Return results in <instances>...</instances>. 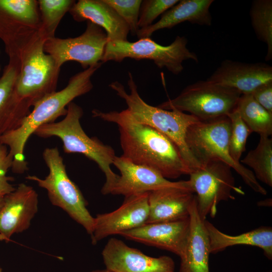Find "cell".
<instances>
[{"label":"cell","mask_w":272,"mask_h":272,"mask_svg":"<svg viewBox=\"0 0 272 272\" xmlns=\"http://www.w3.org/2000/svg\"><path fill=\"white\" fill-rule=\"evenodd\" d=\"M207 80L234 89L241 94H251L260 85L272 82V67L262 62L226 59Z\"/></svg>","instance_id":"cell-17"},{"label":"cell","mask_w":272,"mask_h":272,"mask_svg":"<svg viewBox=\"0 0 272 272\" xmlns=\"http://www.w3.org/2000/svg\"><path fill=\"white\" fill-rule=\"evenodd\" d=\"M195 198L188 180L148 192L149 215L146 224L188 218Z\"/></svg>","instance_id":"cell-14"},{"label":"cell","mask_w":272,"mask_h":272,"mask_svg":"<svg viewBox=\"0 0 272 272\" xmlns=\"http://www.w3.org/2000/svg\"><path fill=\"white\" fill-rule=\"evenodd\" d=\"M178 0L142 1L138 21L139 29L153 24V21L160 15L176 5Z\"/></svg>","instance_id":"cell-31"},{"label":"cell","mask_w":272,"mask_h":272,"mask_svg":"<svg viewBox=\"0 0 272 272\" xmlns=\"http://www.w3.org/2000/svg\"><path fill=\"white\" fill-rule=\"evenodd\" d=\"M213 0H181L164 13L160 19L149 26L139 29L137 36L140 39L150 37L160 29H170L187 21L192 24L211 26L212 16L210 12Z\"/></svg>","instance_id":"cell-22"},{"label":"cell","mask_w":272,"mask_h":272,"mask_svg":"<svg viewBox=\"0 0 272 272\" xmlns=\"http://www.w3.org/2000/svg\"><path fill=\"white\" fill-rule=\"evenodd\" d=\"M241 94L238 91L208 80L185 88L175 98L158 107L167 110L188 112L201 121L227 116L236 107Z\"/></svg>","instance_id":"cell-7"},{"label":"cell","mask_w":272,"mask_h":272,"mask_svg":"<svg viewBox=\"0 0 272 272\" xmlns=\"http://www.w3.org/2000/svg\"><path fill=\"white\" fill-rule=\"evenodd\" d=\"M4 202V196L0 197V210L3 206ZM0 241H9L5 237L0 234Z\"/></svg>","instance_id":"cell-35"},{"label":"cell","mask_w":272,"mask_h":272,"mask_svg":"<svg viewBox=\"0 0 272 272\" xmlns=\"http://www.w3.org/2000/svg\"><path fill=\"white\" fill-rule=\"evenodd\" d=\"M107 42L105 31L88 21L85 32L78 37L46 38L44 50L52 57L59 70L63 63L69 61H77L86 70L101 63Z\"/></svg>","instance_id":"cell-11"},{"label":"cell","mask_w":272,"mask_h":272,"mask_svg":"<svg viewBox=\"0 0 272 272\" xmlns=\"http://www.w3.org/2000/svg\"><path fill=\"white\" fill-rule=\"evenodd\" d=\"M149 215L148 192L125 197L121 206L94 218L93 244L107 237L121 233L146 224Z\"/></svg>","instance_id":"cell-12"},{"label":"cell","mask_w":272,"mask_h":272,"mask_svg":"<svg viewBox=\"0 0 272 272\" xmlns=\"http://www.w3.org/2000/svg\"><path fill=\"white\" fill-rule=\"evenodd\" d=\"M102 255L106 268L112 272H174L175 263L168 256H148L115 238L109 239Z\"/></svg>","instance_id":"cell-13"},{"label":"cell","mask_w":272,"mask_h":272,"mask_svg":"<svg viewBox=\"0 0 272 272\" xmlns=\"http://www.w3.org/2000/svg\"><path fill=\"white\" fill-rule=\"evenodd\" d=\"M190 230L186 245L180 257L179 272H210L211 254L209 239L205 220L198 214L196 198L189 211Z\"/></svg>","instance_id":"cell-20"},{"label":"cell","mask_w":272,"mask_h":272,"mask_svg":"<svg viewBox=\"0 0 272 272\" xmlns=\"http://www.w3.org/2000/svg\"><path fill=\"white\" fill-rule=\"evenodd\" d=\"M46 39L38 33L26 47L16 83L18 97L31 106L45 95L55 91L59 69L52 57L44 50Z\"/></svg>","instance_id":"cell-9"},{"label":"cell","mask_w":272,"mask_h":272,"mask_svg":"<svg viewBox=\"0 0 272 272\" xmlns=\"http://www.w3.org/2000/svg\"><path fill=\"white\" fill-rule=\"evenodd\" d=\"M241 162L252 168L257 180L272 186V140L269 137L260 136L256 147L249 151Z\"/></svg>","instance_id":"cell-25"},{"label":"cell","mask_w":272,"mask_h":272,"mask_svg":"<svg viewBox=\"0 0 272 272\" xmlns=\"http://www.w3.org/2000/svg\"><path fill=\"white\" fill-rule=\"evenodd\" d=\"M37 4L34 0H0V10L17 21L33 25L38 21Z\"/></svg>","instance_id":"cell-29"},{"label":"cell","mask_w":272,"mask_h":272,"mask_svg":"<svg viewBox=\"0 0 272 272\" xmlns=\"http://www.w3.org/2000/svg\"><path fill=\"white\" fill-rule=\"evenodd\" d=\"M251 94L260 105L272 114V82L260 85Z\"/></svg>","instance_id":"cell-33"},{"label":"cell","mask_w":272,"mask_h":272,"mask_svg":"<svg viewBox=\"0 0 272 272\" xmlns=\"http://www.w3.org/2000/svg\"><path fill=\"white\" fill-rule=\"evenodd\" d=\"M189 175L198 214L204 220L208 215L215 218L221 201L234 199L232 192L244 194L235 185L231 168L222 162H208Z\"/></svg>","instance_id":"cell-10"},{"label":"cell","mask_w":272,"mask_h":272,"mask_svg":"<svg viewBox=\"0 0 272 272\" xmlns=\"http://www.w3.org/2000/svg\"><path fill=\"white\" fill-rule=\"evenodd\" d=\"M69 12L77 22L88 20L101 27L108 41H127L128 25L104 0H80Z\"/></svg>","instance_id":"cell-19"},{"label":"cell","mask_w":272,"mask_h":272,"mask_svg":"<svg viewBox=\"0 0 272 272\" xmlns=\"http://www.w3.org/2000/svg\"><path fill=\"white\" fill-rule=\"evenodd\" d=\"M231 122L227 116L190 125L185 141L190 153L202 166L212 161H220L233 169L244 182L256 193L266 195L267 191L258 182L252 170L235 161L229 151Z\"/></svg>","instance_id":"cell-5"},{"label":"cell","mask_w":272,"mask_h":272,"mask_svg":"<svg viewBox=\"0 0 272 272\" xmlns=\"http://www.w3.org/2000/svg\"><path fill=\"white\" fill-rule=\"evenodd\" d=\"M101 65L100 63L74 75L64 88L36 101L18 128L0 136V143L8 147L13 159L11 169L14 173L22 174L28 169L24 152L30 137L41 126L65 116L67 106L74 99L90 92L93 87L91 77Z\"/></svg>","instance_id":"cell-2"},{"label":"cell","mask_w":272,"mask_h":272,"mask_svg":"<svg viewBox=\"0 0 272 272\" xmlns=\"http://www.w3.org/2000/svg\"><path fill=\"white\" fill-rule=\"evenodd\" d=\"M190 230L187 219L145 224L120 234L125 238L171 252L179 257L183 254Z\"/></svg>","instance_id":"cell-15"},{"label":"cell","mask_w":272,"mask_h":272,"mask_svg":"<svg viewBox=\"0 0 272 272\" xmlns=\"http://www.w3.org/2000/svg\"><path fill=\"white\" fill-rule=\"evenodd\" d=\"M249 15L257 38L267 45L265 60H269L272 58V1H253Z\"/></svg>","instance_id":"cell-26"},{"label":"cell","mask_w":272,"mask_h":272,"mask_svg":"<svg viewBox=\"0 0 272 272\" xmlns=\"http://www.w3.org/2000/svg\"><path fill=\"white\" fill-rule=\"evenodd\" d=\"M15 62L11 61L0 78V136L18 128L30 112L31 105L16 93L19 68Z\"/></svg>","instance_id":"cell-21"},{"label":"cell","mask_w":272,"mask_h":272,"mask_svg":"<svg viewBox=\"0 0 272 272\" xmlns=\"http://www.w3.org/2000/svg\"><path fill=\"white\" fill-rule=\"evenodd\" d=\"M72 0H40L38 2L42 24L39 34L48 38L53 37L60 20L75 4Z\"/></svg>","instance_id":"cell-27"},{"label":"cell","mask_w":272,"mask_h":272,"mask_svg":"<svg viewBox=\"0 0 272 272\" xmlns=\"http://www.w3.org/2000/svg\"><path fill=\"white\" fill-rule=\"evenodd\" d=\"M0 71H1V65H0Z\"/></svg>","instance_id":"cell-38"},{"label":"cell","mask_w":272,"mask_h":272,"mask_svg":"<svg viewBox=\"0 0 272 272\" xmlns=\"http://www.w3.org/2000/svg\"><path fill=\"white\" fill-rule=\"evenodd\" d=\"M12 164L13 159L8 147L0 143V197L5 196L15 189L10 183L11 178L7 175Z\"/></svg>","instance_id":"cell-32"},{"label":"cell","mask_w":272,"mask_h":272,"mask_svg":"<svg viewBox=\"0 0 272 272\" xmlns=\"http://www.w3.org/2000/svg\"><path fill=\"white\" fill-rule=\"evenodd\" d=\"M187 39L180 36L167 46L160 45L150 37L140 38L135 42L108 41L101 63L108 61L121 62L127 58L150 59L159 68L166 67L177 75L183 70V61L191 59L196 62L198 61L197 56L187 48Z\"/></svg>","instance_id":"cell-8"},{"label":"cell","mask_w":272,"mask_h":272,"mask_svg":"<svg viewBox=\"0 0 272 272\" xmlns=\"http://www.w3.org/2000/svg\"><path fill=\"white\" fill-rule=\"evenodd\" d=\"M128 25L131 35L139 30L138 21L141 0H104Z\"/></svg>","instance_id":"cell-30"},{"label":"cell","mask_w":272,"mask_h":272,"mask_svg":"<svg viewBox=\"0 0 272 272\" xmlns=\"http://www.w3.org/2000/svg\"><path fill=\"white\" fill-rule=\"evenodd\" d=\"M127 85L129 93L117 81L111 82L109 87L125 101L126 109L138 121L156 129L176 146L191 173L201 168L202 166L189 150L185 141L188 127L200 120L190 114L165 110L147 103L139 94L137 85L130 72Z\"/></svg>","instance_id":"cell-3"},{"label":"cell","mask_w":272,"mask_h":272,"mask_svg":"<svg viewBox=\"0 0 272 272\" xmlns=\"http://www.w3.org/2000/svg\"><path fill=\"white\" fill-rule=\"evenodd\" d=\"M257 205L259 206L270 207L271 206V198H268L263 200L259 201L257 203Z\"/></svg>","instance_id":"cell-34"},{"label":"cell","mask_w":272,"mask_h":272,"mask_svg":"<svg viewBox=\"0 0 272 272\" xmlns=\"http://www.w3.org/2000/svg\"><path fill=\"white\" fill-rule=\"evenodd\" d=\"M42 156L49 169L47 176L41 179L35 175H28L26 178L36 182L39 186L45 189L51 203L63 210L91 235L94 218L88 210L87 202L81 191L69 178L58 149L47 148L43 151Z\"/></svg>","instance_id":"cell-6"},{"label":"cell","mask_w":272,"mask_h":272,"mask_svg":"<svg viewBox=\"0 0 272 272\" xmlns=\"http://www.w3.org/2000/svg\"><path fill=\"white\" fill-rule=\"evenodd\" d=\"M227 116L231 122L230 154L235 161L240 162V158L246 149L247 138L251 131L236 110L229 113Z\"/></svg>","instance_id":"cell-28"},{"label":"cell","mask_w":272,"mask_h":272,"mask_svg":"<svg viewBox=\"0 0 272 272\" xmlns=\"http://www.w3.org/2000/svg\"><path fill=\"white\" fill-rule=\"evenodd\" d=\"M210 246L211 253H216L228 247L238 245L256 246L262 249L264 255L272 258V229L261 226L250 231L237 235L225 234L208 221L205 220Z\"/></svg>","instance_id":"cell-23"},{"label":"cell","mask_w":272,"mask_h":272,"mask_svg":"<svg viewBox=\"0 0 272 272\" xmlns=\"http://www.w3.org/2000/svg\"><path fill=\"white\" fill-rule=\"evenodd\" d=\"M38 194L34 188L23 183L19 184L4 196L0 210V234L10 241L13 234L26 230L38 211Z\"/></svg>","instance_id":"cell-16"},{"label":"cell","mask_w":272,"mask_h":272,"mask_svg":"<svg viewBox=\"0 0 272 272\" xmlns=\"http://www.w3.org/2000/svg\"><path fill=\"white\" fill-rule=\"evenodd\" d=\"M113 165L120 175L110 192L111 194L127 197L175 185L179 182L170 181L154 169L133 163L122 156H116Z\"/></svg>","instance_id":"cell-18"},{"label":"cell","mask_w":272,"mask_h":272,"mask_svg":"<svg viewBox=\"0 0 272 272\" xmlns=\"http://www.w3.org/2000/svg\"><path fill=\"white\" fill-rule=\"evenodd\" d=\"M83 115L82 108L72 102L62 120L45 124L34 134L43 138L56 137L61 141L64 153L82 154L95 162L106 177L101 192L104 195L110 194L119 177L111 168L116 156L114 150L97 138H90L85 133L80 123Z\"/></svg>","instance_id":"cell-4"},{"label":"cell","mask_w":272,"mask_h":272,"mask_svg":"<svg viewBox=\"0 0 272 272\" xmlns=\"http://www.w3.org/2000/svg\"><path fill=\"white\" fill-rule=\"evenodd\" d=\"M235 109L251 132L260 136L271 135L272 114L260 105L251 94H241Z\"/></svg>","instance_id":"cell-24"},{"label":"cell","mask_w":272,"mask_h":272,"mask_svg":"<svg viewBox=\"0 0 272 272\" xmlns=\"http://www.w3.org/2000/svg\"><path fill=\"white\" fill-rule=\"evenodd\" d=\"M0 272H2V269L1 267H0Z\"/></svg>","instance_id":"cell-37"},{"label":"cell","mask_w":272,"mask_h":272,"mask_svg":"<svg viewBox=\"0 0 272 272\" xmlns=\"http://www.w3.org/2000/svg\"><path fill=\"white\" fill-rule=\"evenodd\" d=\"M91 272H112L107 269H96L92 271Z\"/></svg>","instance_id":"cell-36"},{"label":"cell","mask_w":272,"mask_h":272,"mask_svg":"<svg viewBox=\"0 0 272 272\" xmlns=\"http://www.w3.org/2000/svg\"><path fill=\"white\" fill-rule=\"evenodd\" d=\"M92 116L116 124L124 158L149 167L166 179H176L191 171L176 146L154 128L138 121L126 109L103 112L94 109Z\"/></svg>","instance_id":"cell-1"}]
</instances>
